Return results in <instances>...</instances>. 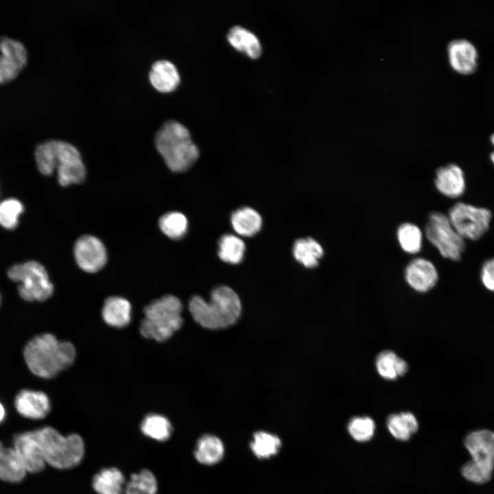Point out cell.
<instances>
[{
	"label": "cell",
	"mask_w": 494,
	"mask_h": 494,
	"mask_svg": "<svg viewBox=\"0 0 494 494\" xmlns=\"http://www.w3.org/2000/svg\"><path fill=\"white\" fill-rule=\"evenodd\" d=\"M38 171L51 176L57 171L58 183L62 187L82 183L86 168L79 150L71 143L51 139L38 144L34 151Z\"/></svg>",
	"instance_id": "obj_1"
},
{
	"label": "cell",
	"mask_w": 494,
	"mask_h": 494,
	"mask_svg": "<svg viewBox=\"0 0 494 494\" xmlns=\"http://www.w3.org/2000/svg\"><path fill=\"white\" fill-rule=\"evenodd\" d=\"M23 355L27 367L34 375L50 379L73 363L75 349L69 342L60 341L51 333H43L27 344Z\"/></svg>",
	"instance_id": "obj_2"
},
{
	"label": "cell",
	"mask_w": 494,
	"mask_h": 494,
	"mask_svg": "<svg viewBox=\"0 0 494 494\" xmlns=\"http://www.w3.org/2000/svg\"><path fill=\"white\" fill-rule=\"evenodd\" d=\"M154 144L167 166L176 173L189 169L199 156L189 131L176 120L169 119L161 124L155 133Z\"/></svg>",
	"instance_id": "obj_3"
},
{
	"label": "cell",
	"mask_w": 494,
	"mask_h": 494,
	"mask_svg": "<svg viewBox=\"0 0 494 494\" xmlns=\"http://www.w3.org/2000/svg\"><path fill=\"white\" fill-rule=\"evenodd\" d=\"M189 307L196 322L208 329L224 328L232 325L239 318L242 309L237 294L225 285L215 288L209 301L199 296L193 297Z\"/></svg>",
	"instance_id": "obj_4"
},
{
	"label": "cell",
	"mask_w": 494,
	"mask_h": 494,
	"mask_svg": "<svg viewBox=\"0 0 494 494\" xmlns=\"http://www.w3.org/2000/svg\"><path fill=\"white\" fill-rule=\"evenodd\" d=\"M182 303L175 296L165 295L153 301L143 309L141 335L157 342L167 340L182 326Z\"/></svg>",
	"instance_id": "obj_5"
},
{
	"label": "cell",
	"mask_w": 494,
	"mask_h": 494,
	"mask_svg": "<svg viewBox=\"0 0 494 494\" xmlns=\"http://www.w3.org/2000/svg\"><path fill=\"white\" fill-rule=\"evenodd\" d=\"M463 443L471 460L461 467V475L475 484L489 482L494 470V432L487 429L471 431Z\"/></svg>",
	"instance_id": "obj_6"
},
{
	"label": "cell",
	"mask_w": 494,
	"mask_h": 494,
	"mask_svg": "<svg viewBox=\"0 0 494 494\" xmlns=\"http://www.w3.org/2000/svg\"><path fill=\"white\" fill-rule=\"evenodd\" d=\"M46 464L58 469L78 465L84 455V443L77 434L63 436L51 427L36 430Z\"/></svg>",
	"instance_id": "obj_7"
},
{
	"label": "cell",
	"mask_w": 494,
	"mask_h": 494,
	"mask_svg": "<svg viewBox=\"0 0 494 494\" xmlns=\"http://www.w3.org/2000/svg\"><path fill=\"white\" fill-rule=\"evenodd\" d=\"M8 276L10 280L19 283L18 292L26 301H44L54 293V285L48 273L38 261L32 260L14 265L8 270Z\"/></svg>",
	"instance_id": "obj_8"
},
{
	"label": "cell",
	"mask_w": 494,
	"mask_h": 494,
	"mask_svg": "<svg viewBox=\"0 0 494 494\" xmlns=\"http://www.w3.org/2000/svg\"><path fill=\"white\" fill-rule=\"evenodd\" d=\"M425 235L443 258L454 261L461 259L465 250L464 239L455 230L447 215L439 211L430 213Z\"/></svg>",
	"instance_id": "obj_9"
},
{
	"label": "cell",
	"mask_w": 494,
	"mask_h": 494,
	"mask_svg": "<svg viewBox=\"0 0 494 494\" xmlns=\"http://www.w3.org/2000/svg\"><path fill=\"white\" fill-rule=\"evenodd\" d=\"M447 216L464 239L475 241L488 231L492 213L486 208L460 202L451 207Z\"/></svg>",
	"instance_id": "obj_10"
},
{
	"label": "cell",
	"mask_w": 494,
	"mask_h": 494,
	"mask_svg": "<svg viewBox=\"0 0 494 494\" xmlns=\"http://www.w3.org/2000/svg\"><path fill=\"white\" fill-rule=\"evenodd\" d=\"M27 61V51L19 40L0 36V84L16 78Z\"/></svg>",
	"instance_id": "obj_11"
},
{
	"label": "cell",
	"mask_w": 494,
	"mask_h": 494,
	"mask_svg": "<svg viewBox=\"0 0 494 494\" xmlns=\"http://www.w3.org/2000/svg\"><path fill=\"white\" fill-rule=\"evenodd\" d=\"M76 263L86 272L95 273L102 269L107 261V252L97 237L85 235L79 237L74 245Z\"/></svg>",
	"instance_id": "obj_12"
},
{
	"label": "cell",
	"mask_w": 494,
	"mask_h": 494,
	"mask_svg": "<svg viewBox=\"0 0 494 494\" xmlns=\"http://www.w3.org/2000/svg\"><path fill=\"white\" fill-rule=\"evenodd\" d=\"M13 448L25 469L30 473L41 471L46 464L36 430L16 434Z\"/></svg>",
	"instance_id": "obj_13"
},
{
	"label": "cell",
	"mask_w": 494,
	"mask_h": 494,
	"mask_svg": "<svg viewBox=\"0 0 494 494\" xmlns=\"http://www.w3.org/2000/svg\"><path fill=\"white\" fill-rule=\"evenodd\" d=\"M407 283L414 290L425 292L432 289L438 282V273L434 264L423 257L411 260L404 272Z\"/></svg>",
	"instance_id": "obj_14"
},
{
	"label": "cell",
	"mask_w": 494,
	"mask_h": 494,
	"mask_svg": "<svg viewBox=\"0 0 494 494\" xmlns=\"http://www.w3.org/2000/svg\"><path fill=\"white\" fill-rule=\"evenodd\" d=\"M447 56L451 68L462 75L475 72L478 54L475 46L466 39H455L447 45Z\"/></svg>",
	"instance_id": "obj_15"
},
{
	"label": "cell",
	"mask_w": 494,
	"mask_h": 494,
	"mask_svg": "<svg viewBox=\"0 0 494 494\" xmlns=\"http://www.w3.org/2000/svg\"><path fill=\"white\" fill-rule=\"evenodd\" d=\"M434 185L436 189L444 196L458 198L466 190V179L462 168L449 163L438 167L435 174Z\"/></svg>",
	"instance_id": "obj_16"
},
{
	"label": "cell",
	"mask_w": 494,
	"mask_h": 494,
	"mask_svg": "<svg viewBox=\"0 0 494 494\" xmlns=\"http://www.w3.org/2000/svg\"><path fill=\"white\" fill-rule=\"evenodd\" d=\"M14 406L23 416L32 419L45 418L50 411V401L42 391L22 390L16 396Z\"/></svg>",
	"instance_id": "obj_17"
},
{
	"label": "cell",
	"mask_w": 494,
	"mask_h": 494,
	"mask_svg": "<svg viewBox=\"0 0 494 494\" xmlns=\"http://www.w3.org/2000/svg\"><path fill=\"white\" fill-rule=\"evenodd\" d=\"M149 80L157 91L169 93L178 86L180 77L176 67L167 60H158L150 67Z\"/></svg>",
	"instance_id": "obj_18"
},
{
	"label": "cell",
	"mask_w": 494,
	"mask_h": 494,
	"mask_svg": "<svg viewBox=\"0 0 494 494\" xmlns=\"http://www.w3.org/2000/svg\"><path fill=\"white\" fill-rule=\"evenodd\" d=\"M102 316L107 325L116 328L124 327L131 320V304L121 296L108 297L104 301Z\"/></svg>",
	"instance_id": "obj_19"
},
{
	"label": "cell",
	"mask_w": 494,
	"mask_h": 494,
	"mask_svg": "<svg viewBox=\"0 0 494 494\" xmlns=\"http://www.w3.org/2000/svg\"><path fill=\"white\" fill-rule=\"evenodd\" d=\"M26 472L14 449L4 447L0 441V480L19 482Z\"/></svg>",
	"instance_id": "obj_20"
},
{
	"label": "cell",
	"mask_w": 494,
	"mask_h": 494,
	"mask_svg": "<svg viewBox=\"0 0 494 494\" xmlns=\"http://www.w3.org/2000/svg\"><path fill=\"white\" fill-rule=\"evenodd\" d=\"M294 259L307 268L318 266L319 260L324 256L321 244L312 237L300 238L296 240L292 248Z\"/></svg>",
	"instance_id": "obj_21"
},
{
	"label": "cell",
	"mask_w": 494,
	"mask_h": 494,
	"mask_svg": "<svg viewBox=\"0 0 494 494\" xmlns=\"http://www.w3.org/2000/svg\"><path fill=\"white\" fill-rule=\"evenodd\" d=\"M231 223L233 228L239 235L252 237L260 231L262 226V218L254 209L245 207L233 212Z\"/></svg>",
	"instance_id": "obj_22"
},
{
	"label": "cell",
	"mask_w": 494,
	"mask_h": 494,
	"mask_svg": "<svg viewBox=\"0 0 494 494\" xmlns=\"http://www.w3.org/2000/svg\"><path fill=\"white\" fill-rule=\"evenodd\" d=\"M229 43L237 50L256 59L261 54V46L258 38L242 26H234L227 34Z\"/></svg>",
	"instance_id": "obj_23"
},
{
	"label": "cell",
	"mask_w": 494,
	"mask_h": 494,
	"mask_svg": "<svg viewBox=\"0 0 494 494\" xmlns=\"http://www.w3.org/2000/svg\"><path fill=\"white\" fill-rule=\"evenodd\" d=\"M93 487L98 494H123L125 478L115 467L103 469L93 478Z\"/></svg>",
	"instance_id": "obj_24"
},
{
	"label": "cell",
	"mask_w": 494,
	"mask_h": 494,
	"mask_svg": "<svg viewBox=\"0 0 494 494\" xmlns=\"http://www.w3.org/2000/svg\"><path fill=\"white\" fill-rule=\"evenodd\" d=\"M224 454V447L222 440L215 436L207 434L198 440L194 451L196 460L206 465H212L220 462Z\"/></svg>",
	"instance_id": "obj_25"
},
{
	"label": "cell",
	"mask_w": 494,
	"mask_h": 494,
	"mask_svg": "<svg viewBox=\"0 0 494 494\" xmlns=\"http://www.w3.org/2000/svg\"><path fill=\"white\" fill-rule=\"evenodd\" d=\"M418 421L414 415L409 412L393 414L387 419V427L397 439L407 440L412 434L418 430Z\"/></svg>",
	"instance_id": "obj_26"
},
{
	"label": "cell",
	"mask_w": 494,
	"mask_h": 494,
	"mask_svg": "<svg viewBox=\"0 0 494 494\" xmlns=\"http://www.w3.org/2000/svg\"><path fill=\"white\" fill-rule=\"evenodd\" d=\"M141 430L148 438L165 441L171 436L172 426L165 416L158 414H149L143 419Z\"/></svg>",
	"instance_id": "obj_27"
},
{
	"label": "cell",
	"mask_w": 494,
	"mask_h": 494,
	"mask_svg": "<svg viewBox=\"0 0 494 494\" xmlns=\"http://www.w3.org/2000/svg\"><path fill=\"white\" fill-rule=\"evenodd\" d=\"M376 368L383 378L395 379L404 375L408 370L405 361L391 351L381 352L376 360Z\"/></svg>",
	"instance_id": "obj_28"
},
{
	"label": "cell",
	"mask_w": 494,
	"mask_h": 494,
	"mask_svg": "<svg viewBox=\"0 0 494 494\" xmlns=\"http://www.w3.org/2000/svg\"><path fill=\"white\" fill-rule=\"evenodd\" d=\"M246 246L244 241L233 234H225L218 242V256L224 262L237 264L244 255Z\"/></svg>",
	"instance_id": "obj_29"
},
{
	"label": "cell",
	"mask_w": 494,
	"mask_h": 494,
	"mask_svg": "<svg viewBox=\"0 0 494 494\" xmlns=\"http://www.w3.org/2000/svg\"><path fill=\"white\" fill-rule=\"evenodd\" d=\"M423 233L416 224L405 222L399 226L397 238L401 249L409 254H416L422 248Z\"/></svg>",
	"instance_id": "obj_30"
},
{
	"label": "cell",
	"mask_w": 494,
	"mask_h": 494,
	"mask_svg": "<svg viewBox=\"0 0 494 494\" xmlns=\"http://www.w3.org/2000/svg\"><path fill=\"white\" fill-rule=\"evenodd\" d=\"M158 226L167 237L177 240L186 235L188 230V220L183 213L171 211L163 214L159 218Z\"/></svg>",
	"instance_id": "obj_31"
},
{
	"label": "cell",
	"mask_w": 494,
	"mask_h": 494,
	"mask_svg": "<svg viewBox=\"0 0 494 494\" xmlns=\"http://www.w3.org/2000/svg\"><path fill=\"white\" fill-rule=\"evenodd\" d=\"M157 480L154 474L143 469L132 474L125 486L126 494H156Z\"/></svg>",
	"instance_id": "obj_32"
},
{
	"label": "cell",
	"mask_w": 494,
	"mask_h": 494,
	"mask_svg": "<svg viewBox=\"0 0 494 494\" xmlns=\"http://www.w3.org/2000/svg\"><path fill=\"white\" fill-rule=\"evenodd\" d=\"M281 445L277 436L261 431L254 434L250 448L259 458H268L278 453Z\"/></svg>",
	"instance_id": "obj_33"
},
{
	"label": "cell",
	"mask_w": 494,
	"mask_h": 494,
	"mask_svg": "<svg viewBox=\"0 0 494 494\" xmlns=\"http://www.w3.org/2000/svg\"><path fill=\"white\" fill-rule=\"evenodd\" d=\"M24 209L23 203L16 198H10L1 201L0 225L7 230L15 229Z\"/></svg>",
	"instance_id": "obj_34"
},
{
	"label": "cell",
	"mask_w": 494,
	"mask_h": 494,
	"mask_svg": "<svg viewBox=\"0 0 494 494\" xmlns=\"http://www.w3.org/2000/svg\"><path fill=\"white\" fill-rule=\"evenodd\" d=\"M373 420L368 416H355L348 424V431L355 440L365 442L370 440L375 432Z\"/></svg>",
	"instance_id": "obj_35"
},
{
	"label": "cell",
	"mask_w": 494,
	"mask_h": 494,
	"mask_svg": "<svg viewBox=\"0 0 494 494\" xmlns=\"http://www.w3.org/2000/svg\"><path fill=\"white\" fill-rule=\"evenodd\" d=\"M480 280L487 290L494 292V257L483 263L480 270Z\"/></svg>",
	"instance_id": "obj_36"
},
{
	"label": "cell",
	"mask_w": 494,
	"mask_h": 494,
	"mask_svg": "<svg viewBox=\"0 0 494 494\" xmlns=\"http://www.w3.org/2000/svg\"><path fill=\"white\" fill-rule=\"evenodd\" d=\"M490 141L494 148V133H493L492 135L491 136ZM490 160L492 162V163L494 165V150L490 154Z\"/></svg>",
	"instance_id": "obj_37"
},
{
	"label": "cell",
	"mask_w": 494,
	"mask_h": 494,
	"mask_svg": "<svg viewBox=\"0 0 494 494\" xmlns=\"http://www.w3.org/2000/svg\"><path fill=\"white\" fill-rule=\"evenodd\" d=\"M5 416V410L3 405L0 403V423H1Z\"/></svg>",
	"instance_id": "obj_38"
},
{
	"label": "cell",
	"mask_w": 494,
	"mask_h": 494,
	"mask_svg": "<svg viewBox=\"0 0 494 494\" xmlns=\"http://www.w3.org/2000/svg\"><path fill=\"white\" fill-rule=\"evenodd\" d=\"M0 305H1V295H0Z\"/></svg>",
	"instance_id": "obj_39"
}]
</instances>
